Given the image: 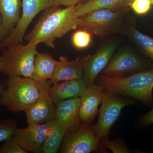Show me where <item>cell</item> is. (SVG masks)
I'll list each match as a JSON object with an SVG mask.
<instances>
[{"mask_svg": "<svg viewBox=\"0 0 153 153\" xmlns=\"http://www.w3.org/2000/svg\"><path fill=\"white\" fill-rule=\"evenodd\" d=\"M133 0H89L76 6L77 16L99 9L119 10L129 8Z\"/></svg>", "mask_w": 153, "mask_h": 153, "instance_id": "cell-19", "label": "cell"}, {"mask_svg": "<svg viewBox=\"0 0 153 153\" xmlns=\"http://www.w3.org/2000/svg\"><path fill=\"white\" fill-rule=\"evenodd\" d=\"M151 2H152V4H153V0H150Z\"/></svg>", "mask_w": 153, "mask_h": 153, "instance_id": "cell-30", "label": "cell"}, {"mask_svg": "<svg viewBox=\"0 0 153 153\" xmlns=\"http://www.w3.org/2000/svg\"><path fill=\"white\" fill-rule=\"evenodd\" d=\"M104 91V88L98 84L87 88L80 97L79 116L82 123L91 124L98 114V105L102 101Z\"/></svg>", "mask_w": 153, "mask_h": 153, "instance_id": "cell-14", "label": "cell"}, {"mask_svg": "<svg viewBox=\"0 0 153 153\" xmlns=\"http://www.w3.org/2000/svg\"><path fill=\"white\" fill-rule=\"evenodd\" d=\"M140 122L143 125L149 126L153 123V108L140 118Z\"/></svg>", "mask_w": 153, "mask_h": 153, "instance_id": "cell-28", "label": "cell"}, {"mask_svg": "<svg viewBox=\"0 0 153 153\" xmlns=\"http://www.w3.org/2000/svg\"><path fill=\"white\" fill-rule=\"evenodd\" d=\"M80 102L81 98L76 97L65 100L56 105L55 122L66 134L76 131L82 125L79 116Z\"/></svg>", "mask_w": 153, "mask_h": 153, "instance_id": "cell-13", "label": "cell"}, {"mask_svg": "<svg viewBox=\"0 0 153 153\" xmlns=\"http://www.w3.org/2000/svg\"><path fill=\"white\" fill-rule=\"evenodd\" d=\"M64 130L56 124L36 153H55L60 149L66 135Z\"/></svg>", "mask_w": 153, "mask_h": 153, "instance_id": "cell-21", "label": "cell"}, {"mask_svg": "<svg viewBox=\"0 0 153 153\" xmlns=\"http://www.w3.org/2000/svg\"><path fill=\"white\" fill-rule=\"evenodd\" d=\"M91 124L82 123L76 131L65 135L60 152L62 153H89L97 151L104 140L94 135Z\"/></svg>", "mask_w": 153, "mask_h": 153, "instance_id": "cell-8", "label": "cell"}, {"mask_svg": "<svg viewBox=\"0 0 153 153\" xmlns=\"http://www.w3.org/2000/svg\"><path fill=\"white\" fill-rule=\"evenodd\" d=\"M146 66V62L136 54L125 49L118 52L111 58L100 74L108 77H123L143 71Z\"/></svg>", "mask_w": 153, "mask_h": 153, "instance_id": "cell-10", "label": "cell"}, {"mask_svg": "<svg viewBox=\"0 0 153 153\" xmlns=\"http://www.w3.org/2000/svg\"><path fill=\"white\" fill-rule=\"evenodd\" d=\"M80 0H53V6L67 7L76 6L79 4Z\"/></svg>", "mask_w": 153, "mask_h": 153, "instance_id": "cell-27", "label": "cell"}, {"mask_svg": "<svg viewBox=\"0 0 153 153\" xmlns=\"http://www.w3.org/2000/svg\"><path fill=\"white\" fill-rule=\"evenodd\" d=\"M56 125L55 120L42 124H28L25 128L17 127L13 136L25 150L36 153Z\"/></svg>", "mask_w": 153, "mask_h": 153, "instance_id": "cell-11", "label": "cell"}, {"mask_svg": "<svg viewBox=\"0 0 153 153\" xmlns=\"http://www.w3.org/2000/svg\"><path fill=\"white\" fill-rule=\"evenodd\" d=\"M7 87L2 93L1 104L9 111H26L37 101L40 95L38 82L21 76L8 77Z\"/></svg>", "mask_w": 153, "mask_h": 153, "instance_id": "cell-3", "label": "cell"}, {"mask_svg": "<svg viewBox=\"0 0 153 153\" xmlns=\"http://www.w3.org/2000/svg\"><path fill=\"white\" fill-rule=\"evenodd\" d=\"M83 57H78L75 60H70L65 56L60 57L55 72L50 79L52 83L83 79Z\"/></svg>", "mask_w": 153, "mask_h": 153, "instance_id": "cell-16", "label": "cell"}, {"mask_svg": "<svg viewBox=\"0 0 153 153\" xmlns=\"http://www.w3.org/2000/svg\"><path fill=\"white\" fill-rule=\"evenodd\" d=\"M104 146L111 150L113 153H128L129 150L123 141L122 140L117 139L111 140L108 138L104 140Z\"/></svg>", "mask_w": 153, "mask_h": 153, "instance_id": "cell-26", "label": "cell"}, {"mask_svg": "<svg viewBox=\"0 0 153 153\" xmlns=\"http://www.w3.org/2000/svg\"><path fill=\"white\" fill-rule=\"evenodd\" d=\"M117 47V42L105 44L93 55L84 56L83 77L87 87L95 84L99 74L107 66Z\"/></svg>", "mask_w": 153, "mask_h": 153, "instance_id": "cell-12", "label": "cell"}, {"mask_svg": "<svg viewBox=\"0 0 153 153\" xmlns=\"http://www.w3.org/2000/svg\"><path fill=\"white\" fill-rule=\"evenodd\" d=\"M92 42V35L85 30L79 29L72 34L71 43L76 49L88 48Z\"/></svg>", "mask_w": 153, "mask_h": 153, "instance_id": "cell-22", "label": "cell"}, {"mask_svg": "<svg viewBox=\"0 0 153 153\" xmlns=\"http://www.w3.org/2000/svg\"><path fill=\"white\" fill-rule=\"evenodd\" d=\"M25 39L29 44H44L53 48L57 38L78 28L76 6L60 8L53 6L46 9Z\"/></svg>", "mask_w": 153, "mask_h": 153, "instance_id": "cell-1", "label": "cell"}, {"mask_svg": "<svg viewBox=\"0 0 153 153\" xmlns=\"http://www.w3.org/2000/svg\"><path fill=\"white\" fill-rule=\"evenodd\" d=\"M89 1V0H80L79 4H81V3L84 2L86 1Z\"/></svg>", "mask_w": 153, "mask_h": 153, "instance_id": "cell-29", "label": "cell"}, {"mask_svg": "<svg viewBox=\"0 0 153 153\" xmlns=\"http://www.w3.org/2000/svg\"><path fill=\"white\" fill-rule=\"evenodd\" d=\"M53 6V0H22V15L10 35L0 41V50L23 44L26 30L33 19L41 11Z\"/></svg>", "mask_w": 153, "mask_h": 153, "instance_id": "cell-7", "label": "cell"}, {"mask_svg": "<svg viewBox=\"0 0 153 153\" xmlns=\"http://www.w3.org/2000/svg\"><path fill=\"white\" fill-rule=\"evenodd\" d=\"M152 4L150 0H133L130 4L129 7L137 15L143 16L150 11Z\"/></svg>", "mask_w": 153, "mask_h": 153, "instance_id": "cell-25", "label": "cell"}, {"mask_svg": "<svg viewBox=\"0 0 153 153\" xmlns=\"http://www.w3.org/2000/svg\"><path fill=\"white\" fill-rule=\"evenodd\" d=\"M16 124L12 119L0 121V143L13 136Z\"/></svg>", "mask_w": 153, "mask_h": 153, "instance_id": "cell-23", "label": "cell"}, {"mask_svg": "<svg viewBox=\"0 0 153 153\" xmlns=\"http://www.w3.org/2000/svg\"><path fill=\"white\" fill-rule=\"evenodd\" d=\"M40 95L37 101L25 111L28 124H42L55 120L56 105L50 95V79L37 81Z\"/></svg>", "mask_w": 153, "mask_h": 153, "instance_id": "cell-9", "label": "cell"}, {"mask_svg": "<svg viewBox=\"0 0 153 153\" xmlns=\"http://www.w3.org/2000/svg\"><path fill=\"white\" fill-rule=\"evenodd\" d=\"M58 62L50 54L38 52L35 57L34 70L31 78L36 81L51 79Z\"/></svg>", "mask_w": 153, "mask_h": 153, "instance_id": "cell-18", "label": "cell"}, {"mask_svg": "<svg viewBox=\"0 0 153 153\" xmlns=\"http://www.w3.org/2000/svg\"><path fill=\"white\" fill-rule=\"evenodd\" d=\"M38 44H15L1 50L0 73L8 77L21 76L30 78L34 70Z\"/></svg>", "mask_w": 153, "mask_h": 153, "instance_id": "cell-4", "label": "cell"}, {"mask_svg": "<svg viewBox=\"0 0 153 153\" xmlns=\"http://www.w3.org/2000/svg\"><path fill=\"white\" fill-rule=\"evenodd\" d=\"M17 143L13 136L5 140V142L0 148V153H27Z\"/></svg>", "mask_w": 153, "mask_h": 153, "instance_id": "cell-24", "label": "cell"}, {"mask_svg": "<svg viewBox=\"0 0 153 153\" xmlns=\"http://www.w3.org/2000/svg\"><path fill=\"white\" fill-rule=\"evenodd\" d=\"M95 84L101 85L106 91L139 100L146 106L153 104V68L123 77L100 75L97 76Z\"/></svg>", "mask_w": 153, "mask_h": 153, "instance_id": "cell-2", "label": "cell"}, {"mask_svg": "<svg viewBox=\"0 0 153 153\" xmlns=\"http://www.w3.org/2000/svg\"><path fill=\"white\" fill-rule=\"evenodd\" d=\"M128 9L119 10L99 9L78 17L77 26L92 35L104 38L122 30Z\"/></svg>", "mask_w": 153, "mask_h": 153, "instance_id": "cell-5", "label": "cell"}, {"mask_svg": "<svg viewBox=\"0 0 153 153\" xmlns=\"http://www.w3.org/2000/svg\"><path fill=\"white\" fill-rule=\"evenodd\" d=\"M87 88L83 79L56 82L52 83L50 95L56 105L65 100L81 97Z\"/></svg>", "mask_w": 153, "mask_h": 153, "instance_id": "cell-17", "label": "cell"}, {"mask_svg": "<svg viewBox=\"0 0 153 153\" xmlns=\"http://www.w3.org/2000/svg\"><path fill=\"white\" fill-rule=\"evenodd\" d=\"M123 31L148 57L153 60V38L140 33L133 27L124 29Z\"/></svg>", "mask_w": 153, "mask_h": 153, "instance_id": "cell-20", "label": "cell"}, {"mask_svg": "<svg viewBox=\"0 0 153 153\" xmlns=\"http://www.w3.org/2000/svg\"><path fill=\"white\" fill-rule=\"evenodd\" d=\"M0 90H1V88H0Z\"/></svg>", "mask_w": 153, "mask_h": 153, "instance_id": "cell-31", "label": "cell"}, {"mask_svg": "<svg viewBox=\"0 0 153 153\" xmlns=\"http://www.w3.org/2000/svg\"><path fill=\"white\" fill-rule=\"evenodd\" d=\"M135 103V101L132 99L105 90L98 121L91 126L94 135L102 140L108 138L111 130L119 117L122 109Z\"/></svg>", "mask_w": 153, "mask_h": 153, "instance_id": "cell-6", "label": "cell"}, {"mask_svg": "<svg viewBox=\"0 0 153 153\" xmlns=\"http://www.w3.org/2000/svg\"><path fill=\"white\" fill-rule=\"evenodd\" d=\"M22 7L21 0H0V41L7 38L19 22Z\"/></svg>", "mask_w": 153, "mask_h": 153, "instance_id": "cell-15", "label": "cell"}]
</instances>
